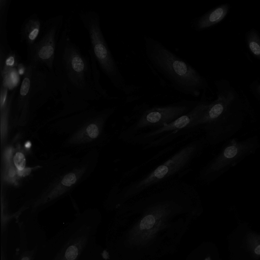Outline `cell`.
I'll return each mask as SVG.
<instances>
[{"mask_svg": "<svg viewBox=\"0 0 260 260\" xmlns=\"http://www.w3.org/2000/svg\"><path fill=\"white\" fill-rule=\"evenodd\" d=\"M120 207L110 226L108 244L114 256L120 260H158L173 253L203 212L193 186L177 180Z\"/></svg>", "mask_w": 260, "mask_h": 260, "instance_id": "1", "label": "cell"}, {"mask_svg": "<svg viewBox=\"0 0 260 260\" xmlns=\"http://www.w3.org/2000/svg\"><path fill=\"white\" fill-rule=\"evenodd\" d=\"M216 98L208 99L204 111L192 127L204 132L207 144L216 145L234 138L249 122L256 120V114L244 91L228 80L214 81Z\"/></svg>", "mask_w": 260, "mask_h": 260, "instance_id": "2", "label": "cell"}, {"mask_svg": "<svg viewBox=\"0 0 260 260\" xmlns=\"http://www.w3.org/2000/svg\"><path fill=\"white\" fill-rule=\"evenodd\" d=\"M143 44L146 63L161 86L193 98L206 93L208 80L188 62L152 36L144 35Z\"/></svg>", "mask_w": 260, "mask_h": 260, "instance_id": "3", "label": "cell"}, {"mask_svg": "<svg viewBox=\"0 0 260 260\" xmlns=\"http://www.w3.org/2000/svg\"><path fill=\"white\" fill-rule=\"evenodd\" d=\"M69 28L66 26L62 30L53 64L59 89H64L72 96L83 101L115 99L97 86L90 56L84 53L72 40Z\"/></svg>", "mask_w": 260, "mask_h": 260, "instance_id": "4", "label": "cell"}, {"mask_svg": "<svg viewBox=\"0 0 260 260\" xmlns=\"http://www.w3.org/2000/svg\"><path fill=\"white\" fill-rule=\"evenodd\" d=\"M79 17L88 36L89 53L115 89L125 95L132 94L136 87L126 83L103 35L99 14L93 10H82Z\"/></svg>", "mask_w": 260, "mask_h": 260, "instance_id": "5", "label": "cell"}, {"mask_svg": "<svg viewBox=\"0 0 260 260\" xmlns=\"http://www.w3.org/2000/svg\"><path fill=\"white\" fill-rule=\"evenodd\" d=\"M206 145L207 144L203 137L191 142L143 178L126 185L120 193L119 207L146 189L181 173L194 157L201 152Z\"/></svg>", "mask_w": 260, "mask_h": 260, "instance_id": "6", "label": "cell"}, {"mask_svg": "<svg viewBox=\"0 0 260 260\" xmlns=\"http://www.w3.org/2000/svg\"><path fill=\"white\" fill-rule=\"evenodd\" d=\"M260 148L257 135L240 139L234 137L224 143L221 149L201 170L199 180L210 184L237 166Z\"/></svg>", "mask_w": 260, "mask_h": 260, "instance_id": "7", "label": "cell"}, {"mask_svg": "<svg viewBox=\"0 0 260 260\" xmlns=\"http://www.w3.org/2000/svg\"><path fill=\"white\" fill-rule=\"evenodd\" d=\"M58 92L59 84L53 72L26 63V72L17 94L19 107L41 104Z\"/></svg>", "mask_w": 260, "mask_h": 260, "instance_id": "8", "label": "cell"}, {"mask_svg": "<svg viewBox=\"0 0 260 260\" xmlns=\"http://www.w3.org/2000/svg\"><path fill=\"white\" fill-rule=\"evenodd\" d=\"M64 17L59 14L44 22L37 41L26 48L27 64L53 72V64L58 40L62 32Z\"/></svg>", "mask_w": 260, "mask_h": 260, "instance_id": "9", "label": "cell"}, {"mask_svg": "<svg viewBox=\"0 0 260 260\" xmlns=\"http://www.w3.org/2000/svg\"><path fill=\"white\" fill-rule=\"evenodd\" d=\"M227 260H260V226L239 219L226 236Z\"/></svg>", "mask_w": 260, "mask_h": 260, "instance_id": "10", "label": "cell"}, {"mask_svg": "<svg viewBox=\"0 0 260 260\" xmlns=\"http://www.w3.org/2000/svg\"><path fill=\"white\" fill-rule=\"evenodd\" d=\"M198 102L183 100L165 105L146 108L138 116L133 129L140 130L147 127L158 128L169 124L190 110Z\"/></svg>", "mask_w": 260, "mask_h": 260, "instance_id": "11", "label": "cell"}, {"mask_svg": "<svg viewBox=\"0 0 260 260\" xmlns=\"http://www.w3.org/2000/svg\"><path fill=\"white\" fill-rule=\"evenodd\" d=\"M93 225L87 224L73 225L68 240H66L52 260H78L95 233Z\"/></svg>", "mask_w": 260, "mask_h": 260, "instance_id": "12", "label": "cell"}, {"mask_svg": "<svg viewBox=\"0 0 260 260\" xmlns=\"http://www.w3.org/2000/svg\"><path fill=\"white\" fill-rule=\"evenodd\" d=\"M207 98L206 93L203 94L196 106L185 114L180 116L174 121L166 124L157 129L142 134L130 140L137 142H148L160 134L175 131H178L185 128H192L194 122L199 118L204 111Z\"/></svg>", "mask_w": 260, "mask_h": 260, "instance_id": "13", "label": "cell"}, {"mask_svg": "<svg viewBox=\"0 0 260 260\" xmlns=\"http://www.w3.org/2000/svg\"><path fill=\"white\" fill-rule=\"evenodd\" d=\"M230 10V5L229 4L218 6L196 18L192 23V28L199 31L209 29L221 22Z\"/></svg>", "mask_w": 260, "mask_h": 260, "instance_id": "14", "label": "cell"}, {"mask_svg": "<svg viewBox=\"0 0 260 260\" xmlns=\"http://www.w3.org/2000/svg\"><path fill=\"white\" fill-rule=\"evenodd\" d=\"M44 22L37 13L30 15L23 20L20 29V40L26 48L37 41L42 32Z\"/></svg>", "mask_w": 260, "mask_h": 260, "instance_id": "15", "label": "cell"}, {"mask_svg": "<svg viewBox=\"0 0 260 260\" xmlns=\"http://www.w3.org/2000/svg\"><path fill=\"white\" fill-rule=\"evenodd\" d=\"M186 260H222L217 245L211 241L201 244Z\"/></svg>", "mask_w": 260, "mask_h": 260, "instance_id": "16", "label": "cell"}, {"mask_svg": "<svg viewBox=\"0 0 260 260\" xmlns=\"http://www.w3.org/2000/svg\"><path fill=\"white\" fill-rule=\"evenodd\" d=\"M11 1H0V54H6L12 50L8 41L7 22Z\"/></svg>", "mask_w": 260, "mask_h": 260, "instance_id": "17", "label": "cell"}, {"mask_svg": "<svg viewBox=\"0 0 260 260\" xmlns=\"http://www.w3.org/2000/svg\"><path fill=\"white\" fill-rule=\"evenodd\" d=\"M20 234V244L16 249L14 260H34L38 249V245H35L31 248H28V241L24 225L18 224Z\"/></svg>", "mask_w": 260, "mask_h": 260, "instance_id": "18", "label": "cell"}, {"mask_svg": "<svg viewBox=\"0 0 260 260\" xmlns=\"http://www.w3.org/2000/svg\"><path fill=\"white\" fill-rule=\"evenodd\" d=\"M246 45L253 56L260 61V33L254 28H251L245 34Z\"/></svg>", "mask_w": 260, "mask_h": 260, "instance_id": "19", "label": "cell"}, {"mask_svg": "<svg viewBox=\"0 0 260 260\" xmlns=\"http://www.w3.org/2000/svg\"><path fill=\"white\" fill-rule=\"evenodd\" d=\"M249 89L251 94L260 104V82L253 80L249 85Z\"/></svg>", "mask_w": 260, "mask_h": 260, "instance_id": "20", "label": "cell"}, {"mask_svg": "<svg viewBox=\"0 0 260 260\" xmlns=\"http://www.w3.org/2000/svg\"><path fill=\"white\" fill-rule=\"evenodd\" d=\"M14 162L18 170L24 169L25 166V158L23 153L17 152L14 157Z\"/></svg>", "mask_w": 260, "mask_h": 260, "instance_id": "21", "label": "cell"}, {"mask_svg": "<svg viewBox=\"0 0 260 260\" xmlns=\"http://www.w3.org/2000/svg\"><path fill=\"white\" fill-rule=\"evenodd\" d=\"M77 180L75 174L71 173L66 175L61 181V183L66 186H70L74 184Z\"/></svg>", "mask_w": 260, "mask_h": 260, "instance_id": "22", "label": "cell"}, {"mask_svg": "<svg viewBox=\"0 0 260 260\" xmlns=\"http://www.w3.org/2000/svg\"><path fill=\"white\" fill-rule=\"evenodd\" d=\"M86 132L88 135L92 139L96 138L99 133V128L95 124L89 125L86 128Z\"/></svg>", "mask_w": 260, "mask_h": 260, "instance_id": "23", "label": "cell"}, {"mask_svg": "<svg viewBox=\"0 0 260 260\" xmlns=\"http://www.w3.org/2000/svg\"><path fill=\"white\" fill-rule=\"evenodd\" d=\"M16 70L18 75L22 76L23 77L26 72V63L25 62V63H23L20 62L17 67Z\"/></svg>", "mask_w": 260, "mask_h": 260, "instance_id": "24", "label": "cell"}, {"mask_svg": "<svg viewBox=\"0 0 260 260\" xmlns=\"http://www.w3.org/2000/svg\"><path fill=\"white\" fill-rule=\"evenodd\" d=\"M6 245L3 243L1 244V260H8L6 251Z\"/></svg>", "mask_w": 260, "mask_h": 260, "instance_id": "25", "label": "cell"}, {"mask_svg": "<svg viewBox=\"0 0 260 260\" xmlns=\"http://www.w3.org/2000/svg\"><path fill=\"white\" fill-rule=\"evenodd\" d=\"M31 169L30 168L24 169L22 170H18L17 174L20 176H25L30 174Z\"/></svg>", "mask_w": 260, "mask_h": 260, "instance_id": "26", "label": "cell"}, {"mask_svg": "<svg viewBox=\"0 0 260 260\" xmlns=\"http://www.w3.org/2000/svg\"><path fill=\"white\" fill-rule=\"evenodd\" d=\"M16 174V172L14 168H12L10 169L9 172V175L10 177H13Z\"/></svg>", "mask_w": 260, "mask_h": 260, "instance_id": "27", "label": "cell"}, {"mask_svg": "<svg viewBox=\"0 0 260 260\" xmlns=\"http://www.w3.org/2000/svg\"><path fill=\"white\" fill-rule=\"evenodd\" d=\"M11 149H9L7 152H6V157L8 159H9V158L11 157Z\"/></svg>", "mask_w": 260, "mask_h": 260, "instance_id": "28", "label": "cell"}, {"mask_svg": "<svg viewBox=\"0 0 260 260\" xmlns=\"http://www.w3.org/2000/svg\"><path fill=\"white\" fill-rule=\"evenodd\" d=\"M31 143L29 141H27L25 144V147L26 148H29L31 146Z\"/></svg>", "mask_w": 260, "mask_h": 260, "instance_id": "29", "label": "cell"}]
</instances>
